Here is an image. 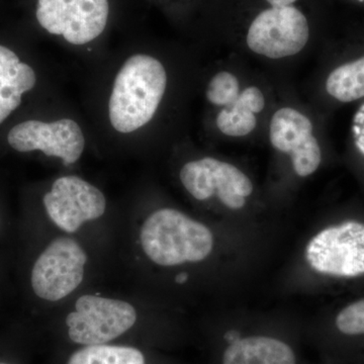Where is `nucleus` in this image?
<instances>
[{
	"instance_id": "nucleus-1",
	"label": "nucleus",
	"mask_w": 364,
	"mask_h": 364,
	"mask_svg": "<svg viewBox=\"0 0 364 364\" xmlns=\"http://www.w3.org/2000/svg\"><path fill=\"white\" fill-rule=\"evenodd\" d=\"M167 87V72L159 60L146 54L130 57L114 79L109 102L112 128L133 133L150 123Z\"/></svg>"
},
{
	"instance_id": "nucleus-2",
	"label": "nucleus",
	"mask_w": 364,
	"mask_h": 364,
	"mask_svg": "<svg viewBox=\"0 0 364 364\" xmlns=\"http://www.w3.org/2000/svg\"><path fill=\"white\" fill-rule=\"evenodd\" d=\"M140 242L148 259L163 267L200 263L212 254L210 228L176 208H160L143 223Z\"/></svg>"
},
{
	"instance_id": "nucleus-3",
	"label": "nucleus",
	"mask_w": 364,
	"mask_h": 364,
	"mask_svg": "<svg viewBox=\"0 0 364 364\" xmlns=\"http://www.w3.org/2000/svg\"><path fill=\"white\" fill-rule=\"evenodd\" d=\"M138 314L128 301L83 294L65 323L73 343L91 346L107 344L119 338L136 324Z\"/></svg>"
},
{
	"instance_id": "nucleus-4",
	"label": "nucleus",
	"mask_w": 364,
	"mask_h": 364,
	"mask_svg": "<svg viewBox=\"0 0 364 364\" xmlns=\"http://www.w3.org/2000/svg\"><path fill=\"white\" fill-rule=\"evenodd\" d=\"M309 267L320 274L351 279L364 274V224L349 221L325 228L309 241Z\"/></svg>"
},
{
	"instance_id": "nucleus-5",
	"label": "nucleus",
	"mask_w": 364,
	"mask_h": 364,
	"mask_svg": "<svg viewBox=\"0 0 364 364\" xmlns=\"http://www.w3.org/2000/svg\"><path fill=\"white\" fill-rule=\"evenodd\" d=\"M87 254L75 239L59 237L36 260L31 274L33 293L58 301L73 293L85 279Z\"/></svg>"
},
{
	"instance_id": "nucleus-6",
	"label": "nucleus",
	"mask_w": 364,
	"mask_h": 364,
	"mask_svg": "<svg viewBox=\"0 0 364 364\" xmlns=\"http://www.w3.org/2000/svg\"><path fill=\"white\" fill-rule=\"evenodd\" d=\"M182 186L196 200L217 198L224 207L240 210L252 195L253 184L238 167L213 157L183 165L179 173Z\"/></svg>"
},
{
	"instance_id": "nucleus-7",
	"label": "nucleus",
	"mask_w": 364,
	"mask_h": 364,
	"mask_svg": "<svg viewBox=\"0 0 364 364\" xmlns=\"http://www.w3.org/2000/svg\"><path fill=\"white\" fill-rule=\"evenodd\" d=\"M109 0H38L37 20L52 35L72 45L92 42L104 33L109 20Z\"/></svg>"
},
{
	"instance_id": "nucleus-8",
	"label": "nucleus",
	"mask_w": 364,
	"mask_h": 364,
	"mask_svg": "<svg viewBox=\"0 0 364 364\" xmlns=\"http://www.w3.org/2000/svg\"><path fill=\"white\" fill-rule=\"evenodd\" d=\"M306 16L294 6L272 7L256 16L247 33L249 49L270 59L294 56L309 41Z\"/></svg>"
},
{
	"instance_id": "nucleus-9",
	"label": "nucleus",
	"mask_w": 364,
	"mask_h": 364,
	"mask_svg": "<svg viewBox=\"0 0 364 364\" xmlns=\"http://www.w3.org/2000/svg\"><path fill=\"white\" fill-rule=\"evenodd\" d=\"M43 203L51 221L68 234L77 232L86 222L100 219L107 210L104 193L75 176L56 179Z\"/></svg>"
},
{
	"instance_id": "nucleus-10",
	"label": "nucleus",
	"mask_w": 364,
	"mask_h": 364,
	"mask_svg": "<svg viewBox=\"0 0 364 364\" xmlns=\"http://www.w3.org/2000/svg\"><path fill=\"white\" fill-rule=\"evenodd\" d=\"M7 142L18 152L41 151L46 156L60 158L65 165L77 162L85 149V134L71 119L23 122L9 131Z\"/></svg>"
},
{
	"instance_id": "nucleus-11",
	"label": "nucleus",
	"mask_w": 364,
	"mask_h": 364,
	"mask_svg": "<svg viewBox=\"0 0 364 364\" xmlns=\"http://www.w3.org/2000/svg\"><path fill=\"white\" fill-rule=\"evenodd\" d=\"M37 75L18 55L0 45V124L20 107L23 93L32 90Z\"/></svg>"
},
{
	"instance_id": "nucleus-12",
	"label": "nucleus",
	"mask_w": 364,
	"mask_h": 364,
	"mask_svg": "<svg viewBox=\"0 0 364 364\" xmlns=\"http://www.w3.org/2000/svg\"><path fill=\"white\" fill-rule=\"evenodd\" d=\"M336 339L322 345L330 353L350 356L364 346V299L354 301L340 311L333 323Z\"/></svg>"
},
{
	"instance_id": "nucleus-13",
	"label": "nucleus",
	"mask_w": 364,
	"mask_h": 364,
	"mask_svg": "<svg viewBox=\"0 0 364 364\" xmlns=\"http://www.w3.org/2000/svg\"><path fill=\"white\" fill-rule=\"evenodd\" d=\"M314 127L308 117L291 107L275 112L269 126V140L273 148L291 155L313 135Z\"/></svg>"
},
{
	"instance_id": "nucleus-14",
	"label": "nucleus",
	"mask_w": 364,
	"mask_h": 364,
	"mask_svg": "<svg viewBox=\"0 0 364 364\" xmlns=\"http://www.w3.org/2000/svg\"><path fill=\"white\" fill-rule=\"evenodd\" d=\"M326 90L341 102H351L364 97V56L337 67L328 76Z\"/></svg>"
},
{
	"instance_id": "nucleus-15",
	"label": "nucleus",
	"mask_w": 364,
	"mask_h": 364,
	"mask_svg": "<svg viewBox=\"0 0 364 364\" xmlns=\"http://www.w3.org/2000/svg\"><path fill=\"white\" fill-rule=\"evenodd\" d=\"M67 364H146V358L135 347L100 344L74 352Z\"/></svg>"
},
{
	"instance_id": "nucleus-16",
	"label": "nucleus",
	"mask_w": 364,
	"mask_h": 364,
	"mask_svg": "<svg viewBox=\"0 0 364 364\" xmlns=\"http://www.w3.org/2000/svg\"><path fill=\"white\" fill-rule=\"evenodd\" d=\"M256 124L255 114L234 105L225 107L217 117L218 129L229 136L248 135L256 128Z\"/></svg>"
},
{
	"instance_id": "nucleus-17",
	"label": "nucleus",
	"mask_w": 364,
	"mask_h": 364,
	"mask_svg": "<svg viewBox=\"0 0 364 364\" xmlns=\"http://www.w3.org/2000/svg\"><path fill=\"white\" fill-rule=\"evenodd\" d=\"M240 95L238 78L230 72L222 71L215 74L208 82L207 98L210 104L229 107Z\"/></svg>"
},
{
	"instance_id": "nucleus-18",
	"label": "nucleus",
	"mask_w": 364,
	"mask_h": 364,
	"mask_svg": "<svg viewBox=\"0 0 364 364\" xmlns=\"http://www.w3.org/2000/svg\"><path fill=\"white\" fill-rule=\"evenodd\" d=\"M296 176L308 177L317 171L322 161V151L316 136L312 135L289 155Z\"/></svg>"
},
{
	"instance_id": "nucleus-19",
	"label": "nucleus",
	"mask_w": 364,
	"mask_h": 364,
	"mask_svg": "<svg viewBox=\"0 0 364 364\" xmlns=\"http://www.w3.org/2000/svg\"><path fill=\"white\" fill-rule=\"evenodd\" d=\"M231 105L246 109L253 114H259L265 107V97L259 88L250 86L242 91L234 104Z\"/></svg>"
},
{
	"instance_id": "nucleus-20",
	"label": "nucleus",
	"mask_w": 364,
	"mask_h": 364,
	"mask_svg": "<svg viewBox=\"0 0 364 364\" xmlns=\"http://www.w3.org/2000/svg\"><path fill=\"white\" fill-rule=\"evenodd\" d=\"M353 134L356 147L364 155V104L354 116Z\"/></svg>"
},
{
	"instance_id": "nucleus-21",
	"label": "nucleus",
	"mask_w": 364,
	"mask_h": 364,
	"mask_svg": "<svg viewBox=\"0 0 364 364\" xmlns=\"http://www.w3.org/2000/svg\"><path fill=\"white\" fill-rule=\"evenodd\" d=\"M267 1L272 7H286L291 6L296 0H267Z\"/></svg>"
},
{
	"instance_id": "nucleus-22",
	"label": "nucleus",
	"mask_w": 364,
	"mask_h": 364,
	"mask_svg": "<svg viewBox=\"0 0 364 364\" xmlns=\"http://www.w3.org/2000/svg\"><path fill=\"white\" fill-rule=\"evenodd\" d=\"M0 364H9V363H0Z\"/></svg>"
},
{
	"instance_id": "nucleus-23",
	"label": "nucleus",
	"mask_w": 364,
	"mask_h": 364,
	"mask_svg": "<svg viewBox=\"0 0 364 364\" xmlns=\"http://www.w3.org/2000/svg\"><path fill=\"white\" fill-rule=\"evenodd\" d=\"M359 1H364V0H359Z\"/></svg>"
}]
</instances>
